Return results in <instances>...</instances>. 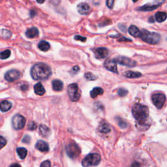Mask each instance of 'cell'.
Segmentation results:
<instances>
[{
	"mask_svg": "<svg viewBox=\"0 0 167 167\" xmlns=\"http://www.w3.org/2000/svg\"><path fill=\"white\" fill-rule=\"evenodd\" d=\"M80 71V68L79 66H75L73 67V68L71 69V71H70V73L72 74V75H75L76 73H78Z\"/></svg>",
	"mask_w": 167,
	"mask_h": 167,
	"instance_id": "35",
	"label": "cell"
},
{
	"mask_svg": "<svg viewBox=\"0 0 167 167\" xmlns=\"http://www.w3.org/2000/svg\"><path fill=\"white\" fill-rule=\"evenodd\" d=\"M117 120H118V123L121 128H122V129H125V128L127 127V124L125 121H124L121 118H117Z\"/></svg>",
	"mask_w": 167,
	"mask_h": 167,
	"instance_id": "30",
	"label": "cell"
},
{
	"mask_svg": "<svg viewBox=\"0 0 167 167\" xmlns=\"http://www.w3.org/2000/svg\"><path fill=\"white\" fill-rule=\"evenodd\" d=\"M116 61L117 63L127 67H135L136 65V62H135L134 60L124 56H119L116 59Z\"/></svg>",
	"mask_w": 167,
	"mask_h": 167,
	"instance_id": "10",
	"label": "cell"
},
{
	"mask_svg": "<svg viewBox=\"0 0 167 167\" xmlns=\"http://www.w3.org/2000/svg\"><path fill=\"white\" fill-rule=\"evenodd\" d=\"M2 34H3V36L5 38H9L11 35H12V33H11V32L9 30H3L2 31Z\"/></svg>",
	"mask_w": 167,
	"mask_h": 167,
	"instance_id": "34",
	"label": "cell"
},
{
	"mask_svg": "<svg viewBox=\"0 0 167 167\" xmlns=\"http://www.w3.org/2000/svg\"><path fill=\"white\" fill-rule=\"evenodd\" d=\"M85 79L88 80H95L97 79V76L92 73H86L84 75Z\"/></svg>",
	"mask_w": 167,
	"mask_h": 167,
	"instance_id": "29",
	"label": "cell"
},
{
	"mask_svg": "<svg viewBox=\"0 0 167 167\" xmlns=\"http://www.w3.org/2000/svg\"><path fill=\"white\" fill-rule=\"evenodd\" d=\"M95 55L97 59H104L108 55V51L106 48H98L95 51Z\"/></svg>",
	"mask_w": 167,
	"mask_h": 167,
	"instance_id": "13",
	"label": "cell"
},
{
	"mask_svg": "<svg viewBox=\"0 0 167 167\" xmlns=\"http://www.w3.org/2000/svg\"><path fill=\"white\" fill-rule=\"evenodd\" d=\"M11 107H12V104L8 101H3L0 102V110L3 112H7Z\"/></svg>",
	"mask_w": 167,
	"mask_h": 167,
	"instance_id": "16",
	"label": "cell"
},
{
	"mask_svg": "<svg viewBox=\"0 0 167 167\" xmlns=\"http://www.w3.org/2000/svg\"><path fill=\"white\" fill-rule=\"evenodd\" d=\"M16 152H17V153L18 155V156L21 159H24L26 157L27 152V149L24 148H18L16 149Z\"/></svg>",
	"mask_w": 167,
	"mask_h": 167,
	"instance_id": "27",
	"label": "cell"
},
{
	"mask_svg": "<svg viewBox=\"0 0 167 167\" xmlns=\"http://www.w3.org/2000/svg\"><path fill=\"white\" fill-rule=\"evenodd\" d=\"M66 153L71 159H75L79 156L81 150L79 146L75 142H71L66 146Z\"/></svg>",
	"mask_w": 167,
	"mask_h": 167,
	"instance_id": "6",
	"label": "cell"
},
{
	"mask_svg": "<svg viewBox=\"0 0 167 167\" xmlns=\"http://www.w3.org/2000/svg\"><path fill=\"white\" fill-rule=\"evenodd\" d=\"M37 125L35 122L32 121L28 125V129L30 131H34L37 129Z\"/></svg>",
	"mask_w": 167,
	"mask_h": 167,
	"instance_id": "32",
	"label": "cell"
},
{
	"mask_svg": "<svg viewBox=\"0 0 167 167\" xmlns=\"http://www.w3.org/2000/svg\"><path fill=\"white\" fill-rule=\"evenodd\" d=\"M37 3H44V1H43V2H37Z\"/></svg>",
	"mask_w": 167,
	"mask_h": 167,
	"instance_id": "44",
	"label": "cell"
},
{
	"mask_svg": "<svg viewBox=\"0 0 167 167\" xmlns=\"http://www.w3.org/2000/svg\"><path fill=\"white\" fill-rule=\"evenodd\" d=\"M39 134L43 137H48L51 133V129L47 125L43 124L39 125Z\"/></svg>",
	"mask_w": 167,
	"mask_h": 167,
	"instance_id": "15",
	"label": "cell"
},
{
	"mask_svg": "<svg viewBox=\"0 0 167 167\" xmlns=\"http://www.w3.org/2000/svg\"><path fill=\"white\" fill-rule=\"evenodd\" d=\"M33 88H34L35 94L38 95V96H43V95L45 93V89H44L43 86L39 82L36 84Z\"/></svg>",
	"mask_w": 167,
	"mask_h": 167,
	"instance_id": "18",
	"label": "cell"
},
{
	"mask_svg": "<svg viewBox=\"0 0 167 167\" xmlns=\"http://www.w3.org/2000/svg\"><path fill=\"white\" fill-rule=\"evenodd\" d=\"M51 75V68L44 63H37L33 65L31 69V76L35 80H47Z\"/></svg>",
	"mask_w": 167,
	"mask_h": 167,
	"instance_id": "2",
	"label": "cell"
},
{
	"mask_svg": "<svg viewBox=\"0 0 167 167\" xmlns=\"http://www.w3.org/2000/svg\"><path fill=\"white\" fill-rule=\"evenodd\" d=\"M7 144V141L4 137L0 136V149L3 148Z\"/></svg>",
	"mask_w": 167,
	"mask_h": 167,
	"instance_id": "31",
	"label": "cell"
},
{
	"mask_svg": "<svg viewBox=\"0 0 167 167\" xmlns=\"http://www.w3.org/2000/svg\"><path fill=\"white\" fill-rule=\"evenodd\" d=\"M74 39L76 41H81L82 42H85L86 41V38L84 37H82L80 35H75L74 37Z\"/></svg>",
	"mask_w": 167,
	"mask_h": 167,
	"instance_id": "36",
	"label": "cell"
},
{
	"mask_svg": "<svg viewBox=\"0 0 167 167\" xmlns=\"http://www.w3.org/2000/svg\"><path fill=\"white\" fill-rule=\"evenodd\" d=\"M26 35L28 38H34L39 35V30L37 27H31L26 32Z\"/></svg>",
	"mask_w": 167,
	"mask_h": 167,
	"instance_id": "19",
	"label": "cell"
},
{
	"mask_svg": "<svg viewBox=\"0 0 167 167\" xmlns=\"http://www.w3.org/2000/svg\"><path fill=\"white\" fill-rule=\"evenodd\" d=\"M10 55V50H6L0 53V59H6L9 58Z\"/></svg>",
	"mask_w": 167,
	"mask_h": 167,
	"instance_id": "28",
	"label": "cell"
},
{
	"mask_svg": "<svg viewBox=\"0 0 167 167\" xmlns=\"http://www.w3.org/2000/svg\"><path fill=\"white\" fill-rule=\"evenodd\" d=\"M132 113L136 120V127L140 131H146L150 126L149 110L145 105L135 104L132 107Z\"/></svg>",
	"mask_w": 167,
	"mask_h": 167,
	"instance_id": "1",
	"label": "cell"
},
{
	"mask_svg": "<svg viewBox=\"0 0 167 167\" xmlns=\"http://www.w3.org/2000/svg\"><path fill=\"white\" fill-rule=\"evenodd\" d=\"M104 91L101 88L97 87V88H94L93 90L90 92V96L92 98H96L99 96H101L103 93Z\"/></svg>",
	"mask_w": 167,
	"mask_h": 167,
	"instance_id": "21",
	"label": "cell"
},
{
	"mask_svg": "<svg viewBox=\"0 0 167 167\" xmlns=\"http://www.w3.org/2000/svg\"><path fill=\"white\" fill-rule=\"evenodd\" d=\"M129 167H141V165L137 162H134L131 165V166Z\"/></svg>",
	"mask_w": 167,
	"mask_h": 167,
	"instance_id": "41",
	"label": "cell"
},
{
	"mask_svg": "<svg viewBox=\"0 0 167 167\" xmlns=\"http://www.w3.org/2000/svg\"><path fill=\"white\" fill-rule=\"evenodd\" d=\"M129 32L130 33V35L135 37H138L141 36V31L139 30L138 27L135 26H131L129 28Z\"/></svg>",
	"mask_w": 167,
	"mask_h": 167,
	"instance_id": "20",
	"label": "cell"
},
{
	"mask_svg": "<svg viewBox=\"0 0 167 167\" xmlns=\"http://www.w3.org/2000/svg\"><path fill=\"white\" fill-rule=\"evenodd\" d=\"M26 123V118L20 114H16L12 120V125L14 129L20 130L24 127Z\"/></svg>",
	"mask_w": 167,
	"mask_h": 167,
	"instance_id": "7",
	"label": "cell"
},
{
	"mask_svg": "<svg viewBox=\"0 0 167 167\" xmlns=\"http://www.w3.org/2000/svg\"><path fill=\"white\" fill-rule=\"evenodd\" d=\"M114 2L113 1V0H108V1L107 2V5L108 8L110 9H112L113 7V5H114Z\"/></svg>",
	"mask_w": 167,
	"mask_h": 167,
	"instance_id": "39",
	"label": "cell"
},
{
	"mask_svg": "<svg viewBox=\"0 0 167 167\" xmlns=\"http://www.w3.org/2000/svg\"><path fill=\"white\" fill-rule=\"evenodd\" d=\"M52 88L55 92H60L63 90V84L59 80H54L52 81Z\"/></svg>",
	"mask_w": 167,
	"mask_h": 167,
	"instance_id": "17",
	"label": "cell"
},
{
	"mask_svg": "<svg viewBox=\"0 0 167 167\" xmlns=\"http://www.w3.org/2000/svg\"><path fill=\"white\" fill-rule=\"evenodd\" d=\"M118 93L120 97H124L127 94V91L126 90H125V89L121 88V89H119Z\"/></svg>",
	"mask_w": 167,
	"mask_h": 167,
	"instance_id": "33",
	"label": "cell"
},
{
	"mask_svg": "<svg viewBox=\"0 0 167 167\" xmlns=\"http://www.w3.org/2000/svg\"><path fill=\"white\" fill-rule=\"evenodd\" d=\"M124 76L127 78H129V79H136L142 76V74L138 73V72H134V71H126L124 73Z\"/></svg>",
	"mask_w": 167,
	"mask_h": 167,
	"instance_id": "24",
	"label": "cell"
},
{
	"mask_svg": "<svg viewBox=\"0 0 167 167\" xmlns=\"http://www.w3.org/2000/svg\"><path fill=\"white\" fill-rule=\"evenodd\" d=\"M38 48L43 52H47L51 48V46L46 41H41L38 44Z\"/></svg>",
	"mask_w": 167,
	"mask_h": 167,
	"instance_id": "23",
	"label": "cell"
},
{
	"mask_svg": "<svg viewBox=\"0 0 167 167\" xmlns=\"http://www.w3.org/2000/svg\"><path fill=\"white\" fill-rule=\"evenodd\" d=\"M36 148L42 152H48L49 151L48 144L43 141H39L36 143Z\"/></svg>",
	"mask_w": 167,
	"mask_h": 167,
	"instance_id": "14",
	"label": "cell"
},
{
	"mask_svg": "<svg viewBox=\"0 0 167 167\" xmlns=\"http://www.w3.org/2000/svg\"><path fill=\"white\" fill-rule=\"evenodd\" d=\"M10 167H21V166H20L19 164L14 163V164L11 165V166H10Z\"/></svg>",
	"mask_w": 167,
	"mask_h": 167,
	"instance_id": "43",
	"label": "cell"
},
{
	"mask_svg": "<svg viewBox=\"0 0 167 167\" xmlns=\"http://www.w3.org/2000/svg\"><path fill=\"white\" fill-rule=\"evenodd\" d=\"M20 88H21L22 90L26 91V90H27V89H28V85L26 84H24L21 86Z\"/></svg>",
	"mask_w": 167,
	"mask_h": 167,
	"instance_id": "40",
	"label": "cell"
},
{
	"mask_svg": "<svg viewBox=\"0 0 167 167\" xmlns=\"http://www.w3.org/2000/svg\"><path fill=\"white\" fill-rule=\"evenodd\" d=\"M152 99L155 107L159 109H161L163 107L166 101V97L163 93H155L152 96Z\"/></svg>",
	"mask_w": 167,
	"mask_h": 167,
	"instance_id": "8",
	"label": "cell"
},
{
	"mask_svg": "<svg viewBox=\"0 0 167 167\" xmlns=\"http://www.w3.org/2000/svg\"><path fill=\"white\" fill-rule=\"evenodd\" d=\"M78 12L80 14L82 15H86L90 13L91 8L89 6V5L86 3H81L78 5L77 6Z\"/></svg>",
	"mask_w": 167,
	"mask_h": 167,
	"instance_id": "12",
	"label": "cell"
},
{
	"mask_svg": "<svg viewBox=\"0 0 167 167\" xmlns=\"http://www.w3.org/2000/svg\"><path fill=\"white\" fill-rule=\"evenodd\" d=\"M36 14H37V12H36V11H35V10H31L30 15H31V17H33V16H35L36 15Z\"/></svg>",
	"mask_w": 167,
	"mask_h": 167,
	"instance_id": "42",
	"label": "cell"
},
{
	"mask_svg": "<svg viewBox=\"0 0 167 167\" xmlns=\"http://www.w3.org/2000/svg\"><path fill=\"white\" fill-rule=\"evenodd\" d=\"M101 162V156L97 153H90L84 159L82 164L84 167H90L97 166Z\"/></svg>",
	"mask_w": 167,
	"mask_h": 167,
	"instance_id": "4",
	"label": "cell"
},
{
	"mask_svg": "<svg viewBox=\"0 0 167 167\" xmlns=\"http://www.w3.org/2000/svg\"><path fill=\"white\" fill-rule=\"evenodd\" d=\"M67 93L70 100L73 102L78 101L81 97V91L76 83L71 84L68 86Z\"/></svg>",
	"mask_w": 167,
	"mask_h": 167,
	"instance_id": "5",
	"label": "cell"
},
{
	"mask_svg": "<svg viewBox=\"0 0 167 167\" xmlns=\"http://www.w3.org/2000/svg\"><path fill=\"white\" fill-rule=\"evenodd\" d=\"M159 6V4H158V5H144V6H142L141 7H139L138 10H142V11H150V10H152L157 9Z\"/></svg>",
	"mask_w": 167,
	"mask_h": 167,
	"instance_id": "26",
	"label": "cell"
},
{
	"mask_svg": "<svg viewBox=\"0 0 167 167\" xmlns=\"http://www.w3.org/2000/svg\"><path fill=\"white\" fill-rule=\"evenodd\" d=\"M167 18V14L165 12H157L155 14V19L158 22H164Z\"/></svg>",
	"mask_w": 167,
	"mask_h": 167,
	"instance_id": "25",
	"label": "cell"
},
{
	"mask_svg": "<svg viewBox=\"0 0 167 167\" xmlns=\"http://www.w3.org/2000/svg\"><path fill=\"white\" fill-rule=\"evenodd\" d=\"M140 37L144 41L152 44H157L161 41V35L159 33L155 32H149L146 30H143L141 31Z\"/></svg>",
	"mask_w": 167,
	"mask_h": 167,
	"instance_id": "3",
	"label": "cell"
},
{
	"mask_svg": "<svg viewBox=\"0 0 167 167\" xmlns=\"http://www.w3.org/2000/svg\"><path fill=\"white\" fill-rule=\"evenodd\" d=\"M110 130L111 129H110V125L104 121L102 122L99 127V131L102 133H105V134L106 133H108L109 132H110Z\"/></svg>",
	"mask_w": 167,
	"mask_h": 167,
	"instance_id": "22",
	"label": "cell"
},
{
	"mask_svg": "<svg viewBox=\"0 0 167 167\" xmlns=\"http://www.w3.org/2000/svg\"><path fill=\"white\" fill-rule=\"evenodd\" d=\"M104 67L107 70L112 71L113 73H118V69H117V62L116 59H108L104 63Z\"/></svg>",
	"mask_w": 167,
	"mask_h": 167,
	"instance_id": "11",
	"label": "cell"
},
{
	"mask_svg": "<svg viewBox=\"0 0 167 167\" xmlns=\"http://www.w3.org/2000/svg\"><path fill=\"white\" fill-rule=\"evenodd\" d=\"M41 167H51V162L49 161H45L41 165Z\"/></svg>",
	"mask_w": 167,
	"mask_h": 167,
	"instance_id": "38",
	"label": "cell"
},
{
	"mask_svg": "<svg viewBox=\"0 0 167 167\" xmlns=\"http://www.w3.org/2000/svg\"><path fill=\"white\" fill-rule=\"evenodd\" d=\"M31 141V138L30 136L28 135H26L23 139H22V142H23L24 143H26V144H29Z\"/></svg>",
	"mask_w": 167,
	"mask_h": 167,
	"instance_id": "37",
	"label": "cell"
},
{
	"mask_svg": "<svg viewBox=\"0 0 167 167\" xmlns=\"http://www.w3.org/2000/svg\"><path fill=\"white\" fill-rule=\"evenodd\" d=\"M21 76L22 74L20 71L15 69H12L7 72L6 74L5 75V79L8 82H12L16 80H18L20 79Z\"/></svg>",
	"mask_w": 167,
	"mask_h": 167,
	"instance_id": "9",
	"label": "cell"
}]
</instances>
